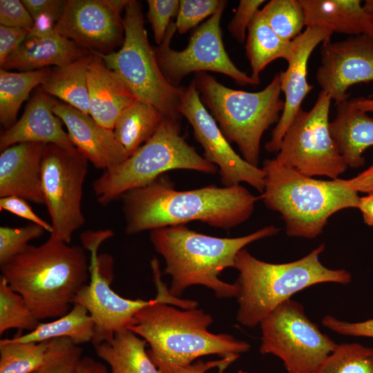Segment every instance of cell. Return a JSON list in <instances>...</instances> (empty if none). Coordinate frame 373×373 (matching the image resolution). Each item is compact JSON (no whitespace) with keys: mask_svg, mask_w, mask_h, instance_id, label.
Here are the masks:
<instances>
[{"mask_svg":"<svg viewBox=\"0 0 373 373\" xmlns=\"http://www.w3.org/2000/svg\"><path fill=\"white\" fill-rule=\"evenodd\" d=\"M121 197L128 235L191 221L228 230L247 221L260 200L240 184L176 190L164 175Z\"/></svg>","mask_w":373,"mask_h":373,"instance_id":"6da1fadb","label":"cell"},{"mask_svg":"<svg viewBox=\"0 0 373 373\" xmlns=\"http://www.w3.org/2000/svg\"><path fill=\"white\" fill-rule=\"evenodd\" d=\"M157 297L140 310L127 327L149 343L148 355L157 369L184 366L202 356H240L250 345L226 334L209 332L212 317L198 303L170 294L161 280L159 261H151Z\"/></svg>","mask_w":373,"mask_h":373,"instance_id":"7a4b0ae2","label":"cell"},{"mask_svg":"<svg viewBox=\"0 0 373 373\" xmlns=\"http://www.w3.org/2000/svg\"><path fill=\"white\" fill-rule=\"evenodd\" d=\"M0 267L1 275L39 321L66 314L75 296L90 278L83 247L51 236L39 246L29 245Z\"/></svg>","mask_w":373,"mask_h":373,"instance_id":"3957f363","label":"cell"},{"mask_svg":"<svg viewBox=\"0 0 373 373\" xmlns=\"http://www.w3.org/2000/svg\"><path fill=\"white\" fill-rule=\"evenodd\" d=\"M278 231L269 225L244 236L219 238L181 224L151 230L149 238L165 260L164 274L171 276L170 294L178 297L188 287L201 285L211 289L217 298H229L236 297L237 287L221 280L220 273L233 267L236 254L245 246Z\"/></svg>","mask_w":373,"mask_h":373,"instance_id":"277c9868","label":"cell"},{"mask_svg":"<svg viewBox=\"0 0 373 373\" xmlns=\"http://www.w3.org/2000/svg\"><path fill=\"white\" fill-rule=\"evenodd\" d=\"M325 248L321 244L300 259L280 264L262 261L247 249H241L233 265L239 271L235 283L239 305L237 321L244 326L254 327L292 295L305 288L323 283H349L352 280L349 271L329 269L320 261Z\"/></svg>","mask_w":373,"mask_h":373,"instance_id":"5b68a950","label":"cell"},{"mask_svg":"<svg viewBox=\"0 0 373 373\" xmlns=\"http://www.w3.org/2000/svg\"><path fill=\"white\" fill-rule=\"evenodd\" d=\"M265 186L260 199L279 213L288 236L314 238L329 218L345 209H358L360 197L343 179H314L274 159L264 161Z\"/></svg>","mask_w":373,"mask_h":373,"instance_id":"8992f818","label":"cell"},{"mask_svg":"<svg viewBox=\"0 0 373 373\" xmlns=\"http://www.w3.org/2000/svg\"><path fill=\"white\" fill-rule=\"evenodd\" d=\"M193 81L227 141L238 146L245 160L258 166L262 135L278 123L284 106L278 73L258 92L228 88L205 72L195 73Z\"/></svg>","mask_w":373,"mask_h":373,"instance_id":"52a82bcc","label":"cell"},{"mask_svg":"<svg viewBox=\"0 0 373 373\" xmlns=\"http://www.w3.org/2000/svg\"><path fill=\"white\" fill-rule=\"evenodd\" d=\"M215 174L216 165L181 135L180 119L164 115L153 135L120 164L103 171L93 182L96 200L108 205L126 192L145 186L173 170Z\"/></svg>","mask_w":373,"mask_h":373,"instance_id":"ba28073f","label":"cell"},{"mask_svg":"<svg viewBox=\"0 0 373 373\" xmlns=\"http://www.w3.org/2000/svg\"><path fill=\"white\" fill-rule=\"evenodd\" d=\"M123 18L124 38L117 52L99 55L140 100L164 115L180 119L178 112L184 88L171 85L163 75L144 28L141 3L128 0Z\"/></svg>","mask_w":373,"mask_h":373,"instance_id":"9c48e42d","label":"cell"},{"mask_svg":"<svg viewBox=\"0 0 373 373\" xmlns=\"http://www.w3.org/2000/svg\"><path fill=\"white\" fill-rule=\"evenodd\" d=\"M260 325V352L279 358L287 373H317L338 345L291 298L278 306Z\"/></svg>","mask_w":373,"mask_h":373,"instance_id":"30bf717a","label":"cell"},{"mask_svg":"<svg viewBox=\"0 0 373 373\" xmlns=\"http://www.w3.org/2000/svg\"><path fill=\"white\" fill-rule=\"evenodd\" d=\"M88 162L74 146L45 145L41 186L52 228L50 236L67 244L85 222L82 200Z\"/></svg>","mask_w":373,"mask_h":373,"instance_id":"8fae6325","label":"cell"},{"mask_svg":"<svg viewBox=\"0 0 373 373\" xmlns=\"http://www.w3.org/2000/svg\"><path fill=\"white\" fill-rule=\"evenodd\" d=\"M331 101L321 90L309 111H298L283 138L278 162L309 177L336 179L346 171L348 166L329 132Z\"/></svg>","mask_w":373,"mask_h":373,"instance_id":"7c38bea8","label":"cell"},{"mask_svg":"<svg viewBox=\"0 0 373 373\" xmlns=\"http://www.w3.org/2000/svg\"><path fill=\"white\" fill-rule=\"evenodd\" d=\"M226 5L227 1L221 0L215 13L193 32L182 50L170 46L177 31L175 22H171L162 43L154 50L163 75L173 86L180 87L182 79L191 73L204 71L226 75L239 84L258 85L233 64L225 50L220 21Z\"/></svg>","mask_w":373,"mask_h":373,"instance_id":"4fadbf2b","label":"cell"},{"mask_svg":"<svg viewBox=\"0 0 373 373\" xmlns=\"http://www.w3.org/2000/svg\"><path fill=\"white\" fill-rule=\"evenodd\" d=\"M113 236L114 232L106 229L86 231L79 237L83 248L90 253V280L75 296L73 305L84 306L91 316L93 346L111 341L116 333L130 326L135 314L152 301L125 298L111 289L112 276L104 274L97 252L102 242Z\"/></svg>","mask_w":373,"mask_h":373,"instance_id":"5bb4252c","label":"cell"},{"mask_svg":"<svg viewBox=\"0 0 373 373\" xmlns=\"http://www.w3.org/2000/svg\"><path fill=\"white\" fill-rule=\"evenodd\" d=\"M178 112L192 126L194 137L204 150V158L217 166L224 186L245 182L259 192L263 191V169L248 163L232 149L202 104L193 80L184 88Z\"/></svg>","mask_w":373,"mask_h":373,"instance_id":"9a60e30c","label":"cell"},{"mask_svg":"<svg viewBox=\"0 0 373 373\" xmlns=\"http://www.w3.org/2000/svg\"><path fill=\"white\" fill-rule=\"evenodd\" d=\"M128 0H68L55 30L93 53L107 54L122 41L121 12Z\"/></svg>","mask_w":373,"mask_h":373,"instance_id":"2e32d148","label":"cell"},{"mask_svg":"<svg viewBox=\"0 0 373 373\" xmlns=\"http://www.w3.org/2000/svg\"><path fill=\"white\" fill-rule=\"evenodd\" d=\"M316 81L336 105L348 99L347 89L373 82V39L367 34L322 43Z\"/></svg>","mask_w":373,"mask_h":373,"instance_id":"e0dca14e","label":"cell"},{"mask_svg":"<svg viewBox=\"0 0 373 373\" xmlns=\"http://www.w3.org/2000/svg\"><path fill=\"white\" fill-rule=\"evenodd\" d=\"M333 32L324 28H306L293 41L291 51L287 60V68L279 75L281 91L285 95L284 106L280 119L265 144L269 153H277L283 138L294 117L302 108L301 104L314 86L307 83V63L311 54L321 43L330 39Z\"/></svg>","mask_w":373,"mask_h":373,"instance_id":"ac0fdd59","label":"cell"},{"mask_svg":"<svg viewBox=\"0 0 373 373\" xmlns=\"http://www.w3.org/2000/svg\"><path fill=\"white\" fill-rule=\"evenodd\" d=\"M52 110L66 126L73 146L96 169H111L128 157L113 130L102 126L89 115L55 99Z\"/></svg>","mask_w":373,"mask_h":373,"instance_id":"d6986e66","label":"cell"},{"mask_svg":"<svg viewBox=\"0 0 373 373\" xmlns=\"http://www.w3.org/2000/svg\"><path fill=\"white\" fill-rule=\"evenodd\" d=\"M45 145L25 142L1 151L0 198L17 196L35 204H44L41 171Z\"/></svg>","mask_w":373,"mask_h":373,"instance_id":"ffe728a7","label":"cell"},{"mask_svg":"<svg viewBox=\"0 0 373 373\" xmlns=\"http://www.w3.org/2000/svg\"><path fill=\"white\" fill-rule=\"evenodd\" d=\"M93 52L80 48L54 28L33 26L21 44L1 65L4 70L31 71L61 66Z\"/></svg>","mask_w":373,"mask_h":373,"instance_id":"44dd1931","label":"cell"},{"mask_svg":"<svg viewBox=\"0 0 373 373\" xmlns=\"http://www.w3.org/2000/svg\"><path fill=\"white\" fill-rule=\"evenodd\" d=\"M54 98L41 88L32 96L19 120L0 136V150L25 142L73 146L62 121L52 110Z\"/></svg>","mask_w":373,"mask_h":373,"instance_id":"7402d4cb","label":"cell"},{"mask_svg":"<svg viewBox=\"0 0 373 373\" xmlns=\"http://www.w3.org/2000/svg\"><path fill=\"white\" fill-rule=\"evenodd\" d=\"M90 117L99 125L113 130L116 120L139 99L116 73L93 53L88 69Z\"/></svg>","mask_w":373,"mask_h":373,"instance_id":"603a6c76","label":"cell"},{"mask_svg":"<svg viewBox=\"0 0 373 373\" xmlns=\"http://www.w3.org/2000/svg\"><path fill=\"white\" fill-rule=\"evenodd\" d=\"M336 106V117L329 124L331 136L347 166L361 167L365 162L363 153L373 146V117L357 108L352 99Z\"/></svg>","mask_w":373,"mask_h":373,"instance_id":"cb8c5ba5","label":"cell"},{"mask_svg":"<svg viewBox=\"0 0 373 373\" xmlns=\"http://www.w3.org/2000/svg\"><path fill=\"white\" fill-rule=\"evenodd\" d=\"M299 1L306 28H324L349 36L367 33L369 20L360 0Z\"/></svg>","mask_w":373,"mask_h":373,"instance_id":"d4e9b609","label":"cell"},{"mask_svg":"<svg viewBox=\"0 0 373 373\" xmlns=\"http://www.w3.org/2000/svg\"><path fill=\"white\" fill-rule=\"evenodd\" d=\"M93 55L50 68L40 88L90 115L88 69Z\"/></svg>","mask_w":373,"mask_h":373,"instance_id":"484cf974","label":"cell"},{"mask_svg":"<svg viewBox=\"0 0 373 373\" xmlns=\"http://www.w3.org/2000/svg\"><path fill=\"white\" fill-rule=\"evenodd\" d=\"M146 341L128 329L116 333L109 342L94 347L111 373H160L145 350Z\"/></svg>","mask_w":373,"mask_h":373,"instance_id":"4316f807","label":"cell"},{"mask_svg":"<svg viewBox=\"0 0 373 373\" xmlns=\"http://www.w3.org/2000/svg\"><path fill=\"white\" fill-rule=\"evenodd\" d=\"M246 37V55L250 63V77L257 84L265 67L277 59L286 61L291 51V41L281 39L269 26L259 10L252 18Z\"/></svg>","mask_w":373,"mask_h":373,"instance_id":"83f0119b","label":"cell"},{"mask_svg":"<svg viewBox=\"0 0 373 373\" xmlns=\"http://www.w3.org/2000/svg\"><path fill=\"white\" fill-rule=\"evenodd\" d=\"M164 117L155 106L140 99L123 111L113 132L128 157L153 135Z\"/></svg>","mask_w":373,"mask_h":373,"instance_id":"f1b7e54d","label":"cell"},{"mask_svg":"<svg viewBox=\"0 0 373 373\" xmlns=\"http://www.w3.org/2000/svg\"><path fill=\"white\" fill-rule=\"evenodd\" d=\"M93 335L94 322L88 312L84 306L74 303L66 314L50 322H40L34 330L15 336L11 340L21 343H39L67 337L80 345L91 343Z\"/></svg>","mask_w":373,"mask_h":373,"instance_id":"f546056e","label":"cell"},{"mask_svg":"<svg viewBox=\"0 0 373 373\" xmlns=\"http://www.w3.org/2000/svg\"><path fill=\"white\" fill-rule=\"evenodd\" d=\"M50 68L24 71L10 72L0 70V122L6 128L17 120L18 111L30 91L41 85Z\"/></svg>","mask_w":373,"mask_h":373,"instance_id":"4dcf8cb0","label":"cell"},{"mask_svg":"<svg viewBox=\"0 0 373 373\" xmlns=\"http://www.w3.org/2000/svg\"><path fill=\"white\" fill-rule=\"evenodd\" d=\"M49 341L39 343L0 341V373H30L44 361Z\"/></svg>","mask_w":373,"mask_h":373,"instance_id":"1f68e13d","label":"cell"},{"mask_svg":"<svg viewBox=\"0 0 373 373\" xmlns=\"http://www.w3.org/2000/svg\"><path fill=\"white\" fill-rule=\"evenodd\" d=\"M260 10L272 30L285 41H293L305 26L299 0H271Z\"/></svg>","mask_w":373,"mask_h":373,"instance_id":"d6a6232c","label":"cell"},{"mask_svg":"<svg viewBox=\"0 0 373 373\" xmlns=\"http://www.w3.org/2000/svg\"><path fill=\"white\" fill-rule=\"evenodd\" d=\"M40 323L23 298L0 276V334L10 329L34 330Z\"/></svg>","mask_w":373,"mask_h":373,"instance_id":"836d02e7","label":"cell"},{"mask_svg":"<svg viewBox=\"0 0 373 373\" xmlns=\"http://www.w3.org/2000/svg\"><path fill=\"white\" fill-rule=\"evenodd\" d=\"M317 373H373V348L356 343L338 344Z\"/></svg>","mask_w":373,"mask_h":373,"instance_id":"e575fe53","label":"cell"},{"mask_svg":"<svg viewBox=\"0 0 373 373\" xmlns=\"http://www.w3.org/2000/svg\"><path fill=\"white\" fill-rule=\"evenodd\" d=\"M82 352L69 338L50 340L44 361L30 373H76Z\"/></svg>","mask_w":373,"mask_h":373,"instance_id":"d590c367","label":"cell"},{"mask_svg":"<svg viewBox=\"0 0 373 373\" xmlns=\"http://www.w3.org/2000/svg\"><path fill=\"white\" fill-rule=\"evenodd\" d=\"M45 231L33 223L18 228L0 227V266L21 254L29 245V241L40 238Z\"/></svg>","mask_w":373,"mask_h":373,"instance_id":"8d00e7d4","label":"cell"},{"mask_svg":"<svg viewBox=\"0 0 373 373\" xmlns=\"http://www.w3.org/2000/svg\"><path fill=\"white\" fill-rule=\"evenodd\" d=\"M221 0H180L175 22L176 30L184 34L208 17L213 15Z\"/></svg>","mask_w":373,"mask_h":373,"instance_id":"74e56055","label":"cell"},{"mask_svg":"<svg viewBox=\"0 0 373 373\" xmlns=\"http://www.w3.org/2000/svg\"><path fill=\"white\" fill-rule=\"evenodd\" d=\"M147 18L151 23L155 42L160 45L172 19L178 15L180 1L147 0Z\"/></svg>","mask_w":373,"mask_h":373,"instance_id":"f35d334b","label":"cell"},{"mask_svg":"<svg viewBox=\"0 0 373 373\" xmlns=\"http://www.w3.org/2000/svg\"><path fill=\"white\" fill-rule=\"evenodd\" d=\"M264 0H240L236 12L228 25V30L239 43H244L246 30Z\"/></svg>","mask_w":373,"mask_h":373,"instance_id":"ab89813d","label":"cell"},{"mask_svg":"<svg viewBox=\"0 0 373 373\" xmlns=\"http://www.w3.org/2000/svg\"><path fill=\"white\" fill-rule=\"evenodd\" d=\"M0 24L31 30L34 21L21 1H0Z\"/></svg>","mask_w":373,"mask_h":373,"instance_id":"60d3db41","label":"cell"},{"mask_svg":"<svg viewBox=\"0 0 373 373\" xmlns=\"http://www.w3.org/2000/svg\"><path fill=\"white\" fill-rule=\"evenodd\" d=\"M321 323L325 327L342 335L373 338V318L350 323L339 320L331 315H326Z\"/></svg>","mask_w":373,"mask_h":373,"instance_id":"b9f144b4","label":"cell"},{"mask_svg":"<svg viewBox=\"0 0 373 373\" xmlns=\"http://www.w3.org/2000/svg\"><path fill=\"white\" fill-rule=\"evenodd\" d=\"M0 210L10 212L19 217L43 227L50 233L52 231L51 224L41 218L28 204L27 201L17 196L0 198Z\"/></svg>","mask_w":373,"mask_h":373,"instance_id":"7bdbcfd3","label":"cell"},{"mask_svg":"<svg viewBox=\"0 0 373 373\" xmlns=\"http://www.w3.org/2000/svg\"><path fill=\"white\" fill-rule=\"evenodd\" d=\"M238 357V355L229 356L221 360L209 362L198 360L184 366H165L158 370L160 373H222Z\"/></svg>","mask_w":373,"mask_h":373,"instance_id":"ee69618b","label":"cell"},{"mask_svg":"<svg viewBox=\"0 0 373 373\" xmlns=\"http://www.w3.org/2000/svg\"><path fill=\"white\" fill-rule=\"evenodd\" d=\"M34 21L38 19L50 20L56 23L63 10L62 0H22Z\"/></svg>","mask_w":373,"mask_h":373,"instance_id":"f6af8a7d","label":"cell"},{"mask_svg":"<svg viewBox=\"0 0 373 373\" xmlns=\"http://www.w3.org/2000/svg\"><path fill=\"white\" fill-rule=\"evenodd\" d=\"M30 31L0 25V65L21 44Z\"/></svg>","mask_w":373,"mask_h":373,"instance_id":"bcb514c9","label":"cell"},{"mask_svg":"<svg viewBox=\"0 0 373 373\" xmlns=\"http://www.w3.org/2000/svg\"><path fill=\"white\" fill-rule=\"evenodd\" d=\"M345 184L357 193H373V162L363 171L355 177L344 180Z\"/></svg>","mask_w":373,"mask_h":373,"instance_id":"7dc6e473","label":"cell"},{"mask_svg":"<svg viewBox=\"0 0 373 373\" xmlns=\"http://www.w3.org/2000/svg\"><path fill=\"white\" fill-rule=\"evenodd\" d=\"M76 373H111L107 367L100 362L88 356L82 358Z\"/></svg>","mask_w":373,"mask_h":373,"instance_id":"c3c4849f","label":"cell"},{"mask_svg":"<svg viewBox=\"0 0 373 373\" xmlns=\"http://www.w3.org/2000/svg\"><path fill=\"white\" fill-rule=\"evenodd\" d=\"M358 209L362 213L364 222L373 227V193L360 197Z\"/></svg>","mask_w":373,"mask_h":373,"instance_id":"681fc988","label":"cell"},{"mask_svg":"<svg viewBox=\"0 0 373 373\" xmlns=\"http://www.w3.org/2000/svg\"><path fill=\"white\" fill-rule=\"evenodd\" d=\"M354 106L359 110L368 113L373 111V98H355L352 99Z\"/></svg>","mask_w":373,"mask_h":373,"instance_id":"f907efd6","label":"cell"},{"mask_svg":"<svg viewBox=\"0 0 373 373\" xmlns=\"http://www.w3.org/2000/svg\"><path fill=\"white\" fill-rule=\"evenodd\" d=\"M363 8L369 20V28L367 35L373 39V0L365 1Z\"/></svg>","mask_w":373,"mask_h":373,"instance_id":"816d5d0a","label":"cell"}]
</instances>
